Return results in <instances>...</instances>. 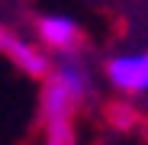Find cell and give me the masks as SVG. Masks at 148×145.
I'll use <instances>...</instances> for the list:
<instances>
[{"instance_id":"6","label":"cell","mask_w":148,"mask_h":145,"mask_svg":"<svg viewBox=\"0 0 148 145\" xmlns=\"http://www.w3.org/2000/svg\"><path fill=\"white\" fill-rule=\"evenodd\" d=\"M135 116H138V107H132V103H119V100H116V107L110 110V126L129 132V129H135Z\"/></svg>"},{"instance_id":"3","label":"cell","mask_w":148,"mask_h":145,"mask_svg":"<svg viewBox=\"0 0 148 145\" xmlns=\"http://www.w3.org/2000/svg\"><path fill=\"white\" fill-rule=\"evenodd\" d=\"M32 39L52 58H64V55L84 52V26H81V19L71 16V13H61V10L36 13V19H32Z\"/></svg>"},{"instance_id":"4","label":"cell","mask_w":148,"mask_h":145,"mask_svg":"<svg viewBox=\"0 0 148 145\" xmlns=\"http://www.w3.org/2000/svg\"><path fill=\"white\" fill-rule=\"evenodd\" d=\"M0 58L32 81H42L52 68V55L32 39V32H23L13 26H0Z\"/></svg>"},{"instance_id":"1","label":"cell","mask_w":148,"mask_h":145,"mask_svg":"<svg viewBox=\"0 0 148 145\" xmlns=\"http://www.w3.org/2000/svg\"><path fill=\"white\" fill-rule=\"evenodd\" d=\"M100 65L87 52L52 58L48 74L39 81L36 113L42 123H81V113L97 103L100 93Z\"/></svg>"},{"instance_id":"5","label":"cell","mask_w":148,"mask_h":145,"mask_svg":"<svg viewBox=\"0 0 148 145\" xmlns=\"http://www.w3.org/2000/svg\"><path fill=\"white\" fill-rule=\"evenodd\" d=\"M39 145H84L81 123H42Z\"/></svg>"},{"instance_id":"2","label":"cell","mask_w":148,"mask_h":145,"mask_svg":"<svg viewBox=\"0 0 148 145\" xmlns=\"http://www.w3.org/2000/svg\"><path fill=\"white\" fill-rule=\"evenodd\" d=\"M100 84L119 103H148V45H119L100 61Z\"/></svg>"}]
</instances>
